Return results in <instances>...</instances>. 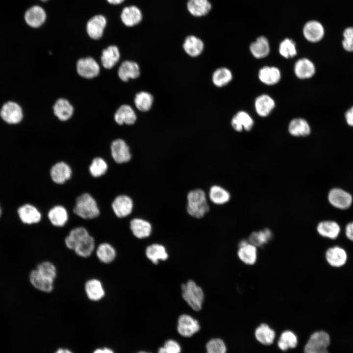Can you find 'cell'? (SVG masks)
Wrapping results in <instances>:
<instances>
[{
	"instance_id": "obj_59",
	"label": "cell",
	"mask_w": 353,
	"mask_h": 353,
	"mask_svg": "<svg viewBox=\"0 0 353 353\" xmlns=\"http://www.w3.org/2000/svg\"><path fill=\"white\" fill-rule=\"evenodd\" d=\"M150 353L146 352H145V351H140V352H138V353Z\"/></svg>"
},
{
	"instance_id": "obj_19",
	"label": "cell",
	"mask_w": 353,
	"mask_h": 353,
	"mask_svg": "<svg viewBox=\"0 0 353 353\" xmlns=\"http://www.w3.org/2000/svg\"><path fill=\"white\" fill-rule=\"evenodd\" d=\"M114 118L115 122L119 125H126L131 126L137 121V117L133 108L128 104H123L116 110Z\"/></svg>"
},
{
	"instance_id": "obj_23",
	"label": "cell",
	"mask_w": 353,
	"mask_h": 353,
	"mask_svg": "<svg viewBox=\"0 0 353 353\" xmlns=\"http://www.w3.org/2000/svg\"><path fill=\"white\" fill-rule=\"evenodd\" d=\"M84 290L88 299L94 302L101 300L105 294L102 283L96 278L88 280L85 283Z\"/></svg>"
},
{
	"instance_id": "obj_11",
	"label": "cell",
	"mask_w": 353,
	"mask_h": 353,
	"mask_svg": "<svg viewBox=\"0 0 353 353\" xmlns=\"http://www.w3.org/2000/svg\"><path fill=\"white\" fill-rule=\"evenodd\" d=\"M303 35L308 41L317 43L321 41L325 34L323 24L317 20H312L307 22L303 29Z\"/></svg>"
},
{
	"instance_id": "obj_24",
	"label": "cell",
	"mask_w": 353,
	"mask_h": 353,
	"mask_svg": "<svg viewBox=\"0 0 353 353\" xmlns=\"http://www.w3.org/2000/svg\"><path fill=\"white\" fill-rule=\"evenodd\" d=\"M54 115L61 121H66L73 116L74 108L70 102L65 98L58 99L53 106Z\"/></svg>"
},
{
	"instance_id": "obj_60",
	"label": "cell",
	"mask_w": 353,
	"mask_h": 353,
	"mask_svg": "<svg viewBox=\"0 0 353 353\" xmlns=\"http://www.w3.org/2000/svg\"><path fill=\"white\" fill-rule=\"evenodd\" d=\"M41 0L43 2H46V1H48L49 0Z\"/></svg>"
},
{
	"instance_id": "obj_38",
	"label": "cell",
	"mask_w": 353,
	"mask_h": 353,
	"mask_svg": "<svg viewBox=\"0 0 353 353\" xmlns=\"http://www.w3.org/2000/svg\"><path fill=\"white\" fill-rule=\"evenodd\" d=\"M254 335L256 339L264 345H270L273 343L276 333L267 324L262 323L255 329Z\"/></svg>"
},
{
	"instance_id": "obj_15",
	"label": "cell",
	"mask_w": 353,
	"mask_h": 353,
	"mask_svg": "<svg viewBox=\"0 0 353 353\" xmlns=\"http://www.w3.org/2000/svg\"><path fill=\"white\" fill-rule=\"evenodd\" d=\"M0 114L2 119L10 124H15L20 122L23 117L21 106L13 101L6 102L2 106Z\"/></svg>"
},
{
	"instance_id": "obj_4",
	"label": "cell",
	"mask_w": 353,
	"mask_h": 353,
	"mask_svg": "<svg viewBox=\"0 0 353 353\" xmlns=\"http://www.w3.org/2000/svg\"><path fill=\"white\" fill-rule=\"evenodd\" d=\"M329 334L324 331L313 333L304 347V353H328V347L330 344Z\"/></svg>"
},
{
	"instance_id": "obj_9",
	"label": "cell",
	"mask_w": 353,
	"mask_h": 353,
	"mask_svg": "<svg viewBox=\"0 0 353 353\" xmlns=\"http://www.w3.org/2000/svg\"><path fill=\"white\" fill-rule=\"evenodd\" d=\"M200 329L199 322L191 316L182 314L178 319L177 330L183 337H190L198 332Z\"/></svg>"
},
{
	"instance_id": "obj_27",
	"label": "cell",
	"mask_w": 353,
	"mask_h": 353,
	"mask_svg": "<svg viewBox=\"0 0 353 353\" xmlns=\"http://www.w3.org/2000/svg\"><path fill=\"white\" fill-rule=\"evenodd\" d=\"M288 130L290 135L297 137H306L311 133L308 123L300 118L292 120L288 125Z\"/></svg>"
},
{
	"instance_id": "obj_54",
	"label": "cell",
	"mask_w": 353,
	"mask_h": 353,
	"mask_svg": "<svg viewBox=\"0 0 353 353\" xmlns=\"http://www.w3.org/2000/svg\"><path fill=\"white\" fill-rule=\"evenodd\" d=\"M345 234L349 239L353 241V222H350L346 225Z\"/></svg>"
},
{
	"instance_id": "obj_40",
	"label": "cell",
	"mask_w": 353,
	"mask_h": 353,
	"mask_svg": "<svg viewBox=\"0 0 353 353\" xmlns=\"http://www.w3.org/2000/svg\"><path fill=\"white\" fill-rule=\"evenodd\" d=\"M98 259L104 264L112 262L116 258V252L114 247L108 243L100 244L96 251Z\"/></svg>"
},
{
	"instance_id": "obj_34",
	"label": "cell",
	"mask_w": 353,
	"mask_h": 353,
	"mask_svg": "<svg viewBox=\"0 0 353 353\" xmlns=\"http://www.w3.org/2000/svg\"><path fill=\"white\" fill-rule=\"evenodd\" d=\"M316 229L321 236L331 239H336L340 232V227L338 224L335 221L329 220L319 222Z\"/></svg>"
},
{
	"instance_id": "obj_58",
	"label": "cell",
	"mask_w": 353,
	"mask_h": 353,
	"mask_svg": "<svg viewBox=\"0 0 353 353\" xmlns=\"http://www.w3.org/2000/svg\"><path fill=\"white\" fill-rule=\"evenodd\" d=\"M157 353H168L163 347L159 348Z\"/></svg>"
},
{
	"instance_id": "obj_16",
	"label": "cell",
	"mask_w": 353,
	"mask_h": 353,
	"mask_svg": "<svg viewBox=\"0 0 353 353\" xmlns=\"http://www.w3.org/2000/svg\"><path fill=\"white\" fill-rule=\"evenodd\" d=\"M72 171L70 166L64 161L55 163L50 170L51 180L58 184H63L70 179Z\"/></svg>"
},
{
	"instance_id": "obj_55",
	"label": "cell",
	"mask_w": 353,
	"mask_h": 353,
	"mask_svg": "<svg viewBox=\"0 0 353 353\" xmlns=\"http://www.w3.org/2000/svg\"><path fill=\"white\" fill-rule=\"evenodd\" d=\"M93 353H114V351L108 348L97 349Z\"/></svg>"
},
{
	"instance_id": "obj_56",
	"label": "cell",
	"mask_w": 353,
	"mask_h": 353,
	"mask_svg": "<svg viewBox=\"0 0 353 353\" xmlns=\"http://www.w3.org/2000/svg\"><path fill=\"white\" fill-rule=\"evenodd\" d=\"M107 1L111 4L118 5L123 3L125 0H106Z\"/></svg>"
},
{
	"instance_id": "obj_52",
	"label": "cell",
	"mask_w": 353,
	"mask_h": 353,
	"mask_svg": "<svg viewBox=\"0 0 353 353\" xmlns=\"http://www.w3.org/2000/svg\"><path fill=\"white\" fill-rule=\"evenodd\" d=\"M342 45L346 51L353 52V40L343 39Z\"/></svg>"
},
{
	"instance_id": "obj_25",
	"label": "cell",
	"mask_w": 353,
	"mask_h": 353,
	"mask_svg": "<svg viewBox=\"0 0 353 353\" xmlns=\"http://www.w3.org/2000/svg\"><path fill=\"white\" fill-rule=\"evenodd\" d=\"M315 72L314 63L308 58H301L295 64L294 72L299 78H310L314 75Z\"/></svg>"
},
{
	"instance_id": "obj_39",
	"label": "cell",
	"mask_w": 353,
	"mask_h": 353,
	"mask_svg": "<svg viewBox=\"0 0 353 353\" xmlns=\"http://www.w3.org/2000/svg\"><path fill=\"white\" fill-rule=\"evenodd\" d=\"M154 102V97L150 92L142 91L136 94L134 98V103L136 108L140 111L146 112L151 108Z\"/></svg>"
},
{
	"instance_id": "obj_33",
	"label": "cell",
	"mask_w": 353,
	"mask_h": 353,
	"mask_svg": "<svg viewBox=\"0 0 353 353\" xmlns=\"http://www.w3.org/2000/svg\"><path fill=\"white\" fill-rule=\"evenodd\" d=\"M18 213L21 221L27 224H35L41 219V214L34 206L26 204L20 207Z\"/></svg>"
},
{
	"instance_id": "obj_41",
	"label": "cell",
	"mask_w": 353,
	"mask_h": 353,
	"mask_svg": "<svg viewBox=\"0 0 353 353\" xmlns=\"http://www.w3.org/2000/svg\"><path fill=\"white\" fill-rule=\"evenodd\" d=\"M95 248V239L93 237L89 234L76 245L74 251L77 255L81 257L87 258L92 254Z\"/></svg>"
},
{
	"instance_id": "obj_3",
	"label": "cell",
	"mask_w": 353,
	"mask_h": 353,
	"mask_svg": "<svg viewBox=\"0 0 353 353\" xmlns=\"http://www.w3.org/2000/svg\"><path fill=\"white\" fill-rule=\"evenodd\" d=\"M182 296L187 304L195 311L202 307L204 294L202 289L193 280H189L181 285Z\"/></svg>"
},
{
	"instance_id": "obj_43",
	"label": "cell",
	"mask_w": 353,
	"mask_h": 353,
	"mask_svg": "<svg viewBox=\"0 0 353 353\" xmlns=\"http://www.w3.org/2000/svg\"><path fill=\"white\" fill-rule=\"evenodd\" d=\"M146 254L148 258L154 264H158L159 260H165L168 257L165 248L157 244L148 246L146 250Z\"/></svg>"
},
{
	"instance_id": "obj_8",
	"label": "cell",
	"mask_w": 353,
	"mask_h": 353,
	"mask_svg": "<svg viewBox=\"0 0 353 353\" xmlns=\"http://www.w3.org/2000/svg\"><path fill=\"white\" fill-rule=\"evenodd\" d=\"M76 69L77 74L82 77L91 79L97 76L100 72V67L95 59L86 57L78 59Z\"/></svg>"
},
{
	"instance_id": "obj_28",
	"label": "cell",
	"mask_w": 353,
	"mask_h": 353,
	"mask_svg": "<svg viewBox=\"0 0 353 353\" xmlns=\"http://www.w3.org/2000/svg\"><path fill=\"white\" fill-rule=\"evenodd\" d=\"M120 58V52L118 47L110 45L102 50L101 60L104 68L110 69L116 65Z\"/></svg>"
},
{
	"instance_id": "obj_51",
	"label": "cell",
	"mask_w": 353,
	"mask_h": 353,
	"mask_svg": "<svg viewBox=\"0 0 353 353\" xmlns=\"http://www.w3.org/2000/svg\"><path fill=\"white\" fill-rule=\"evenodd\" d=\"M345 118L348 125L353 127V106L346 111Z\"/></svg>"
},
{
	"instance_id": "obj_29",
	"label": "cell",
	"mask_w": 353,
	"mask_h": 353,
	"mask_svg": "<svg viewBox=\"0 0 353 353\" xmlns=\"http://www.w3.org/2000/svg\"><path fill=\"white\" fill-rule=\"evenodd\" d=\"M68 216L67 209L60 205L53 206L48 213L50 222L56 227H62L65 225L68 220Z\"/></svg>"
},
{
	"instance_id": "obj_47",
	"label": "cell",
	"mask_w": 353,
	"mask_h": 353,
	"mask_svg": "<svg viewBox=\"0 0 353 353\" xmlns=\"http://www.w3.org/2000/svg\"><path fill=\"white\" fill-rule=\"evenodd\" d=\"M279 52L286 59L294 57L297 53L295 42L290 38L284 39L279 45Z\"/></svg>"
},
{
	"instance_id": "obj_32",
	"label": "cell",
	"mask_w": 353,
	"mask_h": 353,
	"mask_svg": "<svg viewBox=\"0 0 353 353\" xmlns=\"http://www.w3.org/2000/svg\"><path fill=\"white\" fill-rule=\"evenodd\" d=\"M188 12L193 16L202 17L210 11L212 5L208 0H188L186 4Z\"/></svg>"
},
{
	"instance_id": "obj_21",
	"label": "cell",
	"mask_w": 353,
	"mask_h": 353,
	"mask_svg": "<svg viewBox=\"0 0 353 353\" xmlns=\"http://www.w3.org/2000/svg\"><path fill=\"white\" fill-rule=\"evenodd\" d=\"M122 23L126 26L133 27L141 23L143 19L141 10L136 6L130 5L124 7L121 13Z\"/></svg>"
},
{
	"instance_id": "obj_46",
	"label": "cell",
	"mask_w": 353,
	"mask_h": 353,
	"mask_svg": "<svg viewBox=\"0 0 353 353\" xmlns=\"http://www.w3.org/2000/svg\"><path fill=\"white\" fill-rule=\"evenodd\" d=\"M108 169V165L102 158H94L89 167L90 175L94 177H99L104 175Z\"/></svg>"
},
{
	"instance_id": "obj_49",
	"label": "cell",
	"mask_w": 353,
	"mask_h": 353,
	"mask_svg": "<svg viewBox=\"0 0 353 353\" xmlns=\"http://www.w3.org/2000/svg\"><path fill=\"white\" fill-rule=\"evenodd\" d=\"M206 353H227V348L224 341L219 338L209 340L205 345Z\"/></svg>"
},
{
	"instance_id": "obj_12",
	"label": "cell",
	"mask_w": 353,
	"mask_h": 353,
	"mask_svg": "<svg viewBox=\"0 0 353 353\" xmlns=\"http://www.w3.org/2000/svg\"><path fill=\"white\" fill-rule=\"evenodd\" d=\"M207 195L209 202L217 206H223L229 202L231 194L223 186L216 184L211 185L208 189Z\"/></svg>"
},
{
	"instance_id": "obj_10",
	"label": "cell",
	"mask_w": 353,
	"mask_h": 353,
	"mask_svg": "<svg viewBox=\"0 0 353 353\" xmlns=\"http://www.w3.org/2000/svg\"><path fill=\"white\" fill-rule=\"evenodd\" d=\"M25 23L32 28L41 26L47 19V14L43 7L34 5L27 8L24 15Z\"/></svg>"
},
{
	"instance_id": "obj_17",
	"label": "cell",
	"mask_w": 353,
	"mask_h": 353,
	"mask_svg": "<svg viewBox=\"0 0 353 353\" xmlns=\"http://www.w3.org/2000/svg\"><path fill=\"white\" fill-rule=\"evenodd\" d=\"M130 229L133 235L137 238L143 239L149 237L152 229L151 223L141 217H135L129 222Z\"/></svg>"
},
{
	"instance_id": "obj_13",
	"label": "cell",
	"mask_w": 353,
	"mask_h": 353,
	"mask_svg": "<svg viewBox=\"0 0 353 353\" xmlns=\"http://www.w3.org/2000/svg\"><path fill=\"white\" fill-rule=\"evenodd\" d=\"M257 255V249L255 246L246 240L239 242L237 256L242 262L248 265H253L256 262Z\"/></svg>"
},
{
	"instance_id": "obj_50",
	"label": "cell",
	"mask_w": 353,
	"mask_h": 353,
	"mask_svg": "<svg viewBox=\"0 0 353 353\" xmlns=\"http://www.w3.org/2000/svg\"><path fill=\"white\" fill-rule=\"evenodd\" d=\"M163 347L168 353H180L181 351L180 344L173 339L166 341Z\"/></svg>"
},
{
	"instance_id": "obj_14",
	"label": "cell",
	"mask_w": 353,
	"mask_h": 353,
	"mask_svg": "<svg viewBox=\"0 0 353 353\" xmlns=\"http://www.w3.org/2000/svg\"><path fill=\"white\" fill-rule=\"evenodd\" d=\"M106 25L107 20L104 16L99 14L93 16L86 24L88 35L92 39H100L103 34Z\"/></svg>"
},
{
	"instance_id": "obj_22",
	"label": "cell",
	"mask_w": 353,
	"mask_h": 353,
	"mask_svg": "<svg viewBox=\"0 0 353 353\" xmlns=\"http://www.w3.org/2000/svg\"><path fill=\"white\" fill-rule=\"evenodd\" d=\"M254 125V121L251 116L246 112L240 111L235 114L231 119V126L237 132L243 130L250 131Z\"/></svg>"
},
{
	"instance_id": "obj_1",
	"label": "cell",
	"mask_w": 353,
	"mask_h": 353,
	"mask_svg": "<svg viewBox=\"0 0 353 353\" xmlns=\"http://www.w3.org/2000/svg\"><path fill=\"white\" fill-rule=\"evenodd\" d=\"M186 201L187 213L193 218H203L210 209L207 193L202 189L196 188L189 191Z\"/></svg>"
},
{
	"instance_id": "obj_30",
	"label": "cell",
	"mask_w": 353,
	"mask_h": 353,
	"mask_svg": "<svg viewBox=\"0 0 353 353\" xmlns=\"http://www.w3.org/2000/svg\"><path fill=\"white\" fill-rule=\"evenodd\" d=\"M326 258L329 265L339 267L344 265L347 259L346 251L339 247L329 248L326 252Z\"/></svg>"
},
{
	"instance_id": "obj_42",
	"label": "cell",
	"mask_w": 353,
	"mask_h": 353,
	"mask_svg": "<svg viewBox=\"0 0 353 353\" xmlns=\"http://www.w3.org/2000/svg\"><path fill=\"white\" fill-rule=\"evenodd\" d=\"M232 79L231 71L226 67H221L215 70L212 75V82L217 87L227 85Z\"/></svg>"
},
{
	"instance_id": "obj_37",
	"label": "cell",
	"mask_w": 353,
	"mask_h": 353,
	"mask_svg": "<svg viewBox=\"0 0 353 353\" xmlns=\"http://www.w3.org/2000/svg\"><path fill=\"white\" fill-rule=\"evenodd\" d=\"M258 77L262 83L268 85H273L279 82L281 74L277 67L264 66L259 70Z\"/></svg>"
},
{
	"instance_id": "obj_20",
	"label": "cell",
	"mask_w": 353,
	"mask_h": 353,
	"mask_svg": "<svg viewBox=\"0 0 353 353\" xmlns=\"http://www.w3.org/2000/svg\"><path fill=\"white\" fill-rule=\"evenodd\" d=\"M182 48L185 53L191 57H197L202 54L204 49V44L199 37L190 35L184 39Z\"/></svg>"
},
{
	"instance_id": "obj_53",
	"label": "cell",
	"mask_w": 353,
	"mask_h": 353,
	"mask_svg": "<svg viewBox=\"0 0 353 353\" xmlns=\"http://www.w3.org/2000/svg\"><path fill=\"white\" fill-rule=\"evenodd\" d=\"M343 39L353 40V26H350L346 27L342 33Z\"/></svg>"
},
{
	"instance_id": "obj_57",
	"label": "cell",
	"mask_w": 353,
	"mask_h": 353,
	"mask_svg": "<svg viewBox=\"0 0 353 353\" xmlns=\"http://www.w3.org/2000/svg\"><path fill=\"white\" fill-rule=\"evenodd\" d=\"M55 353H73L68 349H64V348H60V349H58L55 352Z\"/></svg>"
},
{
	"instance_id": "obj_2",
	"label": "cell",
	"mask_w": 353,
	"mask_h": 353,
	"mask_svg": "<svg viewBox=\"0 0 353 353\" xmlns=\"http://www.w3.org/2000/svg\"><path fill=\"white\" fill-rule=\"evenodd\" d=\"M73 212L85 220L95 219L100 214L96 201L88 193H83L77 197Z\"/></svg>"
},
{
	"instance_id": "obj_61",
	"label": "cell",
	"mask_w": 353,
	"mask_h": 353,
	"mask_svg": "<svg viewBox=\"0 0 353 353\" xmlns=\"http://www.w3.org/2000/svg\"><path fill=\"white\" fill-rule=\"evenodd\" d=\"M0 214H1V209H0Z\"/></svg>"
},
{
	"instance_id": "obj_31",
	"label": "cell",
	"mask_w": 353,
	"mask_h": 353,
	"mask_svg": "<svg viewBox=\"0 0 353 353\" xmlns=\"http://www.w3.org/2000/svg\"><path fill=\"white\" fill-rule=\"evenodd\" d=\"M255 109L260 117L268 116L275 106L274 100L269 95L262 94L257 97L254 102Z\"/></svg>"
},
{
	"instance_id": "obj_44",
	"label": "cell",
	"mask_w": 353,
	"mask_h": 353,
	"mask_svg": "<svg viewBox=\"0 0 353 353\" xmlns=\"http://www.w3.org/2000/svg\"><path fill=\"white\" fill-rule=\"evenodd\" d=\"M298 343V339L296 334L291 330H286L281 333L277 345L280 350L286 351L296 348Z\"/></svg>"
},
{
	"instance_id": "obj_7",
	"label": "cell",
	"mask_w": 353,
	"mask_h": 353,
	"mask_svg": "<svg viewBox=\"0 0 353 353\" xmlns=\"http://www.w3.org/2000/svg\"><path fill=\"white\" fill-rule=\"evenodd\" d=\"M111 207L116 217L124 218L133 212L134 202L132 198L128 195L121 194L114 199L111 203Z\"/></svg>"
},
{
	"instance_id": "obj_36",
	"label": "cell",
	"mask_w": 353,
	"mask_h": 353,
	"mask_svg": "<svg viewBox=\"0 0 353 353\" xmlns=\"http://www.w3.org/2000/svg\"><path fill=\"white\" fill-rule=\"evenodd\" d=\"M89 235V232L84 227H76L72 229L65 237V245L68 249L74 251L76 245Z\"/></svg>"
},
{
	"instance_id": "obj_48",
	"label": "cell",
	"mask_w": 353,
	"mask_h": 353,
	"mask_svg": "<svg viewBox=\"0 0 353 353\" xmlns=\"http://www.w3.org/2000/svg\"><path fill=\"white\" fill-rule=\"evenodd\" d=\"M36 269L42 275L51 280L54 281L56 277V268L51 262H43L37 265Z\"/></svg>"
},
{
	"instance_id": "obj_35",
	"label": "cell",
	"mask_w": 353,
	"mask_h": 353,
	"mask_svg": "<svg viewBox=\"0 0 353 353\" xmlns=\"http://www.w3.org/2000/svg\"><path fill=\"white\" fill-rule=\"evenodd\" d=\"M250 50L252 55L257 59L266 57L270 50L268 40L264 36L258 37L251 44Z\"/></svg>"
},
{
	"instance_id": "obj_5",
	"label": "cell",
	"mask_w": 353,
	"mask_h": 353,
	"mask_svg": "<svg viewBox=\"0 0 353 353\" xmlns=\"http://www.w3.org/2000/svg\"><path fill=\"white\" fill-rule=\"evenodd\" d=\"M328 201L333 207L340 210H347L351 207L353 197L351 193L339 187L331 189L328 192Z\"/></svg>"
},
{
	"instance_id": "obj_45",
	"label": "cell",
	"mask_w": 353,
	"mask_h": 353,
	"mask_svg": "<svg viewBox=\"0 0 353 353\" xmlns=\"http://www.w3.org/2000/svg\"><path fill=\"white\" fill-rule=\"evenodd\" d=\"M273 237L271 230L265 228L258 231H254L250 235L248 241L256 247H262L268 243Z\"/></svg>"
},
{
	"instance_id": "obj_26",
	"label": "cell",
	"mask_w": 353,
	"mask_h": 353,
	"mask_svg": "<svg viewBox=\"0 0 353 353\" xmlns=\"http://www.w3.org/2000/svg\"><path fill=\"white\" fill-rule=\"evenodd\" d=\"M29 280L31 284L41 291L50 293L53 289L54 281L42 275L36 269L31 272Z\"/></svg>"
},
{
	"instance_id": "obj_6",
	"label": "cell",
	"mask_w": 353,
	"mask_h": 353,
	"mask_svg": "<svg viewBox=\"0 0 353 353\" xmlns=\"http://www.w3.org/2000/svg\"><path fill=\"white\" fill-rule=\"evenodd\" d=\"M110 151L113 159L117 164H126L132 159L131 148L126 142L122 138L116 139L112 141Z\"/></svg>"
},
{
	"instance_id": "obj_18",
	"label": "cell",
	"mask_w": 353,
	"mask_h": 353,
	"mask_svg": "<svg viewBox=\"0 0 353 353\" xmlns=\"http://www.w3.org/2000/svg\"><path fill=\"white\" fill-rule=\"evenodd\" d=\"M141 74L140 68L138 64L133 61L125 60L119 66L118 75L120 79L127 82L130 79L138 78Z\"/></svg>"
}]
</instances>
